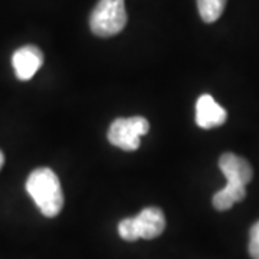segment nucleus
Here are the masks:
<instances>
[{"label":"nucleus","mask_w":259,"mask_h":259,"mask_svg":"<svg viewBox=\"0 0 259 259\" xmlns=\"http://www.w3.org/2000/svg\"><path fill=\"white\" fill-rule=\"evenodd\" d=\"M166 229V216L160 207L148 206L134 218H125L118 223V235L124 241L154 239Z\"/></svg>","instance_id":"obj_2"},{"label":"nucleus","mask_w":259,"mask_h":259,"mask_svg":"<svg viewBox=\"0 0 259 259\" xmlns=\"http://www.w3.org/2000/svg\"><path fill=\"white\" fill-rule=\"evenodd\" d=\"M219 168L226 179V183L232 186L246 187L252 182L253 168L246 158L233 153H225L219 158Z\"/></svg>","instance_id":"obj_5"},{"label":"nucleus","mask_w":259,"mask_h":259,"mask_svg":"<svg viewBox=\"0 0 259 259\" xmlns=\"http://www.w3.org/2000/svg\"><path fill=\"white\" fill-rule=\"evenodd\" d=\"M228 118V112L213 100L212 95L203 94L196 101V124L204 130L221 127Z\"/></svg>","instance_id":"obj_7"},{"label":"nucleus","mask_w":259,"mask_h":259,"mask_svg":"<svg viewBox=\"0 0 259 259\" xmlns=\"http://www.w3.org/2000/svg\"><path fill=\"white\" fill-rule=\"evenodd\" d=\"M26 190L44 216L55 218L61 213L65 200L62 186L49 167H39L29 175Z\"/></svg>","instance_id":"obj_1"},{"label":"nucleus","mask_w":259,"mask_h":259,"mask_svg":"<svg viewBox=\"0 0 259 259\" xmlns=\"http://www.w3.org/2000/svg\"><path fill=\"white\" fill-rule=\"evenodd\" d=\"M245 197H246V187H239V186H232L226 183L222 190L213 194L212 203L216 210L225 212V210H229L235 203L243 200Z\"/></svg>","instance_id":"obj_8"},{"label":"nucleus","mask_w":259,"mask_h":259,"mask_svg":"<svg viewBox=\"0 0 259 259\" xmlns=\"http://www.w3.org/2000/svg\"><path fill=\"white\" fill-rule=\"evenodd\" d=\"M3 164H5V156H3V153L0 151V170H2Z\"/></svg>","instance_id":"obj_11"},{"label":"nucleus","mask_w":259,"mask_h":259,"mask_svg":"<svg viewBox=\"0 0 259 259\" xmlns=\"http://www.w3.org/2000/svg\"><path fill=\"white\" fill-rule=\"evenodd\" d=\"M150 124L144 117L117 118L108 128V141L124 151H134L140 147V139L146 136Z\"/></svg>","instance_id":"obj_4"},{"label":"nucleus","mask_w":259,"mask_h":259,"mask_svg":"<svg viewBox=\"0 0 259 259\" xmlns=\"http://www.w3.org/2000/svg\"><path fill=\"white\" fill-rule=\"evenodd\" d=\"M226 8V0H197L200 18L206 23H213L222 16Z\"/></svg>","instance_id":"obj_9"},{"label":"nucleus","mask_w":259,"mask_h":259,"mask_svg":"<svg viewBox=\"0 0 259 259\" xmlns=\"http://www.w3.org/2000/svg\"><path fill=\"white\" fill-rule=\"evenodd\" d=\"M248 250L252 259H259V221L252 225L249 231V245Z\"/></svg>","instance_id":"obj_10"},{"label":"nucleus","mask_w":259,"mask_h":259,"mask_svg":"<svg viewBox=\"0 0 259 259\" xmlns=\"http://www.w3.org/2000/svg\"><path fill=\"white\" fill-rule=\"evenodd\" d=\"M127 25L124 0H98L90 16V28L95 36L111 37Z\"/></svg>","instance_id":"obj_3"},{"label":"nucleus","mask_w":259,"mask_h":259,"mask_svg":"<svg viewBox=\"0 0 259 259\" xmlns=\"http://www.w3.org/2000/svg\"><path fill=\"white\" fill-rule=\"evenodd\" d=\"M44 64V54L35 45L19 48L12 56V65L15 74L20 81H29L33 78Z\"/></svg>","instance_id":"obj_6"}]
</instances>
